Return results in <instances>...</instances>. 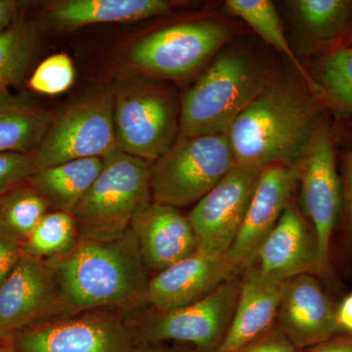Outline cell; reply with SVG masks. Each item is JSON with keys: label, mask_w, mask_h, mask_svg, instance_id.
Listing matches in <instances>:
<instances>
[{"label": "cell", "mask_w": 352, "mask_h": 352, "mask_svg": "<svg viewBox=\"0 0 352 352\" xmlns=\"http://www.w3.org/2000/svg\"><path fill=\"white\" fill-rule=\"evenodd\" d=\"M314 99L293 82H270L229 129L236 166H298L321 131Z\"/></svg>", "instance_id": "cell-1"}, {"label": "cell", "mask_w": 352, "mask_h": 352, "mask_svg": "<svg viewBox=\"0 0 352 352\" xmlns=\"http://www.w3.org/2000/svg\"><path fill=\"white\" fill-rule=\"evenodd\" d=\"M47 263L64 308L83 311L147 302L150 279L131 228L113 239L80 240Z\"/></svg>", "instance_id": "cell-2"}, {"label": "cell", "mask_w": 352, "mask_h": 352, "mask_svg": "<svg viewBox=\"0 0 352 352\" xmlns=\"http://www.w3.org/2000/svg\"><path fill=\"white\" fill-rule=\"evenodd\" d=\"M112 87L118 149L154 163L179 133L180 109L175 95L154 76L136 69L120 73Z\"/></svg>", "instance_id": "cell-3"}, {"label": "cell", "mask_w": 352, "mask_h": 352, "mask_svg": "<svg viewBox=\"0 0 352 352\" xmlns=\"http://www.w3.org/2000/svg\"><path fill=\"white\" fill-rule=\"evenodd\" d=\"M73 215L78 241L119 237L152 203V163L115 149Z\"/></svg>", "instance_id": "cell-4"}, {"label": "cell", "mask_w": 352, "mask_h": 352, "mask_svg": "<svg viewBox=\"0 0 352 352\" xmlns=\"http://www.w3.org/2000/svg\"><path fill=\"white\" fill-rule=\"evenodd\" d=\"M268 83L263 69L243 55L219 57L185 94L178 138L228 133Z\"/></svg>", "instance_id": "cell-5"}, {"label": "cell", "mask_w": 352, "mask_h": 352, "mask_svg": "<svg viewBox=\"0 0 352 352\" xmlns=\"http://www.w3.org/2000/svg\"><path fill=\"white\" fill-rule=\"evenodd\" d=\"M234 166L227 134L178 138L152 164V200L176 208L198 203Z\"/></svg>", "instance_id": "cell-6"}, {"label": "cell", "mask_w": 352, "mask_h": 352, "mask_svg": "<svg viewBox=\"0 0 352 352\" xmlns=\"http://www.w3.org/2000/svg\"><path fill=\"white\" fill-rule=\"evenodd\" d=\"M115 149L113 87L101 85L52 116L32 155L41 170L73 160L103 157Z\"/></svg>", "instance_id": "cell-7"}, {"label": "cell", "mask_w": 352, "mask_h": 352, "mask_svg": "<svg viewBox=\"0 0 352 352\" xmlns=\"http://www.w3.org/2000/svg\"><path fill=\"white\" fill-rule=\"evenodd\" d=\"M240 282L236 275L199 302L146 315L133 325L134 339L141 344L171 340L190 344L198 352L217 351L232 320Z\"/></svg>", "instance_id": "cell-8"}, {"label": "cell", "mask_w": 352, "mask_h": 352, "mask_svg": "<svg viewBox=\"0 0 352 352\" xmlns=\"http://www.w3.org/2000/svg\"><path fill=\"white\" fill-rule=\"evenodd\" d=\"M230 36L228 28L219 23L171 25L134 44L129 60L134 69L146 75L182 78L203 66Z\"/></svg>", "instance_id": "cell-9"}, {"label": "cell", "mask_w": 352, "mask_h": 352, "mask_svg": "<svg viewBox=\"0 0 352 352\" xmlns=\"http://www.w3.org/2000/svg\"><path fill=\"white\" fill-rule=\"evenodd\" d=\"M83 310L14 338L15 352H131L133 326L115 311Z\"/></svg>", "instance_id": "cell-10"}, {"label": "cell", "mask_w": 352, "mask_h": 352, "mask_svg": "<svg viewBox=\"0 0 352 352\" xmlns=\"http://www.w3.org/2000/svg\"><path fill=\"white\" fill-rule=\"evenodd\" d=\"M298 177L303 217L314 231L322 273L327 272L331 242L344 205L333 140L327 131L317 134L300 164Z\"/></svg>", "instance_id": "cell-11"}, {"label": "cell", "mask_w": 352, "mask_h": 352, "mask_svg": "<svg viewBox=\"0 0 352 352\" xmlns=\"http://www.w3.org/2000/svg\"><path fill=\"white\" fill-rule=\"evenodd\" d=\"M261 170L234 166L196 203L188 219L195 231L199 251L228 252L244 221Z\"/></svg>", "instance_id": "cell-12"}, {"label": "cell", "mask_w": 352, "mask_h": 352, "mask_svg": "<svg viewBox=\"0 0 352 352\" xmlns=\"http://www.w3.org/2000/svg\"><path fill=\"white\" fill-rule=\"evenodd\" d=\"M62 308L50 263L23 254L0 285V335L7 342L38 319Z\"/></svg>", "instance_id": "cell-13"}, {"label": "cell", "mask_w": 352, "mask_h": 352, "mask_svg": "<svg viewBox=\"0 0 352 352\" xmlns=\"http://www.w3.org/2000/svg\"><path fill=\"white\" fill-rule=\"evenodd\" d=\"M298 175L300 166L272 164L261 170L239 233L227 252L239 272L254 265L259 248L289 204Z\"/></svg>", "instance_id": "cell-14"}, {"label": "cell", "mask_w": 352, "mask_h": 352, "mask_svg": "<svg viewBox=\"0 0 352 352\" xmlns=\"http://www.w3.org/2000/svg\"><path fill=\"white\" fill-rule=\"evenodd\" d=\"M337 305L314 274L285 280L277 315V326L298 351L342 335Z\"/></svg>", "instance_id": "cell-15"}, {"label": "cell", "mask_w": 352, "mask_h": 352, "mask_svg": "<svg viewBox=\"0 0 352 352\" xmlns=\"http://www.w3.org/2000/svg\"><path fill=\"white\" fill-rule=\"evenodd\" d=\"M238 273L228 254L197 250L150 279L147 303L156 311L178 309L206 298Z\"/></svg>", "instance_id": "cell-16"}, {"label": "cell", "mask_w": 352, "mask_h": 352, "mask_svg": "<svg viewBox=\"0 0 352 352\" xmlns=\"http://www.w3.org/2000/svg\"><path fill=\"white\" fill-rule=\"evenodd\" d=\"M254 265L281 281L298 275L322 273L314 231L295 206L289 204L285 208L259 248Z\"/></svg>", "instance_id": "cell-17"}, {"label": "cell", "mask_w": 352, "mask_h": 352, "mask_svg": "<svg viewBox=\"0 0 352 352\" xmlns=\"http://www.w3.org/2000/svg\"><path fill=\"white\" fill-rule=\"evenodd\" d=\"M147 270L155 274L191 256L198 240L188 217L152 201L132 222Z\"/></svg>", "instance_id": "cell-18"}, {"label": "cell", "mask_w": 352, "mask_h": 352, "mask_svg": "<svg viewBox=\"0 0 352 352\" xmlns=\"http://www.w3.org/2000/svg\"><path fill=\"white\" fill-rule=\"evenodd\" d=\"M243 272L232 320L215 352L237 351L276 325L284 281L265 274L254 264Z\"/></svg>", "instance_id": "cell-19"}, {"label": "cell", "mask_w": 352, "mask_h": 352, "mask_svg": "<svg viewBox=\"0 0 352 352\" xmlns=\"http://www.w3.org/2000/svg\"><path fill=\"white\" fill-rule=\"evenodd\" d=\"M164 0H66L48 9L47 19L61 30L92 24L135 22L170 10Z\"/></svg>", "instance_id": "cell-20"}, {"label": "cell", "mask_w": 352, "mask_h": 352, "mask_svg": "<svg viewBox=\"0 0 352 352\" xmlns=\"http://www.w3.org/2000/svg\"><path fill=\"white\" fill-rule=\"evenodd\" d=\"M52 116L28 92H0V154H34Z\"/></svg>", "instance_id": "cell-21"}, {"label": "cell", "mask_w": 352, "mask_h": 352, "mask_svg": "<svg viewBox=\"0 0 352 352\" xmlns=\"http://www.w3.org/2000/svg\"><path fill=\"white\" fill-rule=\"evenodd\" d=\"M103 166L102 157L73 160L38 170L28 182L50 208L71 212L96 180Z\"/></svg>", "instance_id": "cell-22"}, {"label": "cell", "mask_w": 352, "mask_h": 352, "mask_svg": "<svg viewBox=\"0 0 352 352\" xmlns=\"http://www.w3.org/2000/svg\"><path fill=\"white\" fill-rule=\"evenodd\" d=\"M41 43V24L24 11L0 34V92L24 82L36 62Z\"/></svg>", "instance_id": "cell-23"}, {"label": "cell", "mask_w": 352, "mask_h": 352, "mask_svg": "<svg viewBox=\"0 0 352 352\" xmlns=\"http://www.w3.org/2000/svg\"><path fill=\"white\" fill-rule=\"evenodd\" d=\"M78 243V227L73 214L53 210L44 214L22 243V251L32 258L51 259L68 254Z\"/></svg>", "instance_id": "cell-24"}, {"label": "cell", "mask_w": 352, "mask_h": 352, "mask_svg": "<svg viewBox=\"0 0 352 352\" xmlns=\"http://www.w3.org/2000/svg\"><path fill=\"white\" fill-rule=\"evenodd\" d=\"M226 6L229 12L244 20L264 41L291 59L302 75L308 78L287 41L281 21L272 2L270 0H228Z\"/></svg>", "instance_id": "cell-25"}, {"label": "cell", "mask_w": 352, "mask_h": 352, "mask_svg": "<svg viewBox=\"0 0 352 352\" xmlns=\"http://www.w3.org/2000/svg\"><path fill=\"white\" fill-rule=\"evenodd\" d=\"M25 183L0 196V219L22 243L50 208L43 197Z\"/></svg>", "instance_id": "cell-26"}, {"label": "cell", "mask_w": 352, "mask_h": 352, "mask_svg": "<svg viewBox=\"0 0 352 352\" xmlns=\"http://www.w3.org/2000/svg\"><path fill=\"white\" fill-rule=\"evenodd\" d=\"M295 6L308 32L320 41H330L342 34L352 6L346 0H298Z\"/></svg>", "instance_id": "cell-27"}, {"label": "cell", "mask_w": 352, "mask_h": 352, "mask_svg": "<svg viewBox=\"0 0 352 352\" xmlns=\"http://www.w3.org/2000/svg\"><path fill=\"white\" fill-rule=\"evenodd\" d=\"M319 76L329 99L346 111L352 101V47L329 54L322 62Z\"/></svg>", "instance_id": "cell-28"}, {"label": "cell", "mask_w": 352, "mask_h": 352, "mask_svg": "<svg viewBox=\"0 0 352 352\" xmlns=\"http://www.w3.org/2000/svg\"><path fill=\"white\" fill-rule=\"evenodd\" d=\"M75 67L65 53H57L44 59L32 71L29 87L43 95L61 94L69 89L75 82Z\"/></svg>", "instance_id": "cell-29"}, {"label": "cell", "mask_w": 352, "mask_h": 352, "mask_svg": "<svg viewBox=\"0 0 352 352\" xmlns=\"http://www.w3.org/2000/svg\"><path fill=\"white\" fill-rule=\"evenodd\" d=\"M38 170L32 154L3 153L0 154V196L27 182Z\"/></svg>", "instance_id": "cell-30"}, {"label": "cell", "mask_w": 352, "mask_h": 352, "mask_svg": "<svg viewBox=\"0 0 352 352\" xmlns=\"http://www.w3.org/2000/svg\"><path fill=\"white\" fill-rule=\"evenodd\" d=\"M22 243L0 219V285L22 258Z\"/></svg>", "instance_id": "cell-31"}, {"label": "cell", "mask_w": 352, "mask_h": 352, "mask_svg": "<svg viewBox=\"0 0 352 352\" xmlns=\"http://www.w3.org/2000/svg\"><path fill=\"white\" fill-rule=\"evenodd\" d=\"M234 352H298V349L276 323L267 332Z\"/></svg>", "instance_id": "cell-32"}, {"label": "cell", "mask_w": 352, "mask_h": 352, "mask_svg": "<svg viewBox=\"0 0 352 352\" xmlns=\"http://www.w3.org/2000/svg\"><path fill=\"white\" fill-rule=\"evenodd\" d=\"M298 352H352V337L338 335Z\"/></svg>", "instance_id": "cell-33"}, {"label": "cell", "mask_w": 352, "mask_h": 352, "mask_svg": "<svg viewBox=\"0 0 352 352\" xmlns=\"http://www.w3.org/2000/svg\"><path fill=\"white\" fill-rule=\"evenodd\" d=\"M336 315L340 333L352 337V291L338 303Z\"/></svg>", "instance_id": "cell-34"}, {"label": "cell", "mask_w": 352, "mask_h": 352, "mask_svg": "<svg viewBox=\"0 0 352 352\" xmlns=\"http://www.w3.org/2000/svg\"><path fill=\"white\" fill-rule=\"evenodd\" d=\"M23 11L22 2L0 0V34L8 29Z\"/></svg>", "instance_id": "cell-35"}, {"label": "cell", "mask_w": 352, "mask_h": 352, "mask_svg": "<svg viewBox=\"0 0 352 352\" xmlns=\"http://www.w3.org/2000/svg\"><path fill=\"white\" fill-rule=\"evenodd\" d=\"M344 204L347 232L352 239V154L349 157V164H347Z\"/></svg>", "instance_id": "cell-36"}, {"label": "cell", "mask_w": 352, "mask_h": 352, "mask_svg": "<svg viewBox=\"0 0 352 352\" xmlns=\"http://www.w3.org/2000/svg\"><path fill=\"white\" fill-rule=\"evenodd\" d=\"M131 352H198L193 351H187V349H175V347H168L162 346L161 344H142L138 349H133Z\"/></svg>", "instance_id": "cell-37"}, {"label": "cell", "mask_w": 352, "mask_h": 352, "mask_svg": "<svg viewBox=\"0 0 352 352\" xmlns=\"http://www.w3.org/2000/svg\"><path fill=\"white\" fill-rule=\"evenodd\" d=\"M4 344H6V340H4L3 338H2L1 335H0V349H3Z\"/></svg>", "instance_id": "cell-38"}, {"label": "cell", "mask_w": 352, "mask_h": 352, "mask_svg": "<svg viewBox=\"0 0 352 352\" xmlns=\"http://www.w3.org/2000/svg\"><path fill=\"white\" fill-rule=\"evenodd\" d=\"M0 352H8V351H7V349H6V347H3V349H0Z\"/></svg>", "instance_id": "cell-39"}]
</instances>
